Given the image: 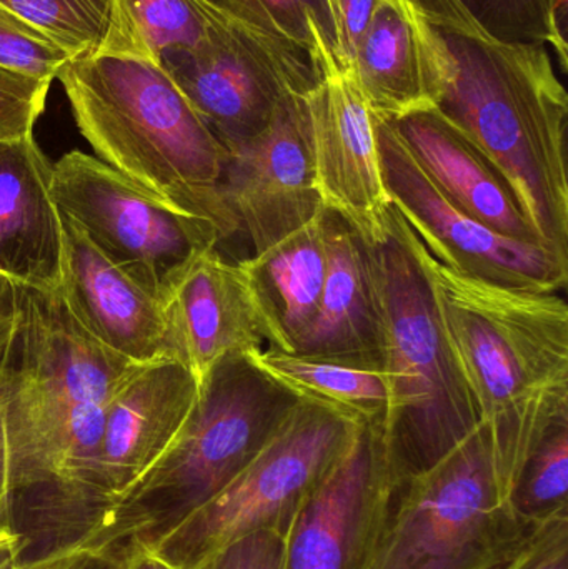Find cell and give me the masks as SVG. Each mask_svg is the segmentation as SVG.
Returning a JSON list of instances; mask_svg holds the SVG:
<instances>
[{"label": "cell", "mask_w": 568, "mask_h": 569, "mask_svg": "<svg viewBox=\"0 0 568 569\" xmlns=\"http://www.w3.org/2000/svg\"><path fill=\"white\" fill-rule=\"evenodd\" d=\"M49 80L33 79L0 67V142L32 136L46 109Z\"/></svg>", "instance_id": "cell-30"}, {"label": "cell", "mask_w": 568, "mask_h": 569, "mask_svg": "<svg viewBox=\"0 0 568 569\" xmlns=\"http://www.w3.org/2000/svg\"><path fill=\"white\" fill-rule=\"evenodd\" d=\"M423 262L440 318L480 421L492 440L509 501L534 448L568 420V307L559 293L500 287Z\"/></svg>", "instance_id": "cell-2"}, {"label": "cell", "mask_w": 568, "mask_h": 569, "mask_svg": "<svg viewBox=\"0 0 568 569\" xmlns=\"http://www.w3.org/2000/svg\"><path fill=\"white\" fill-rule=\"evenodd\" d=\"M62 227L60 291L73 317L100 343L133 363L173 357L162 301L113 266L66 216Z\"/></svg>", "instance_id": "cell-16"}, {"label": "cell", "mask_w": 568, "mask_h": 569, "mask_svg": "<svg viewBox=\"0 0 568 569\" xmlns=\"http://www.w3.org/2000/svg\"><path fill=\"white\" fill-rule=\"evenodd\" d=\"M53 163L33 136L0 142V276L26 290L56 293L63 279L62 213Z\"/></svg>", "instance_id": "cell-20"}, {"label": "cell", "mask_w": 568, "mask_h": 569, "mask_svg": "<svg viewBox=\"0 0 568 569\" xmlns=\"http://www.w3.org/2000/svg\"><path fill=\"white\" fill-rule=\"evenodd\" d=\"M277 29L312 59L320 73L342 70L326 0H259ZM343 72V70H342Z\"/></svg>", "instance_id": "cell-28"}, {"label": "cell", "mask_w": 568, "mask_h": 569, "mask_svg": "<svg viewBox=\"0 0 568 569\" xmlns=\"http://www.w3.org/2000/svg\"><path fill=\"white\" fill-rule=\"evenodd\" d=\"M70 57L32 26L0 6V67L33 79H57Z\"/></svg>", "instance_id": "cell-29"}, {"label": "cell", "mask_w": 568, "mask_h": 569, "mask_svg": "<svg viewBox=\"0 0 568 569\" xmlns=\"http://www.w3.org/2000/svg\"><path fill=\"white\" fill-rule=\"evenodd\" d=\"M130 545L120 555V569H177L163 560L142 538H130Z\"/></svg>", "instance_id": "cell-38"}, {"label": "cell", "mask_w": 568, "mask_h": 569, "mask_svg": "<svg viewBox=\"0 0 568 569\" xmlns=\"http://www.w3.org/2000/svg\"><path fill=\"white\" fill-rule=\"evenodd\" d=\"M397 481L383 418L363 421L349 453L297 515L282 569H369Z\"/></svg>", "instance_id": "cell-13"}, {"label": "cell", "mask_w": 568, "mask_h": 569, "mask_svg": "<svg viewBox=\"0 0 568 569\" xmlns=\"http://www.w3.org/2000/svg\"><path fill=\"white\" fill-rule=\"evenodd\" d=\"M380 2L382 0H326L336 37L337 59L343 72H352L357 47Z\"/></svg>", "instance_id": "cell-33"}, {"label": "cell", "mask_w": 568, "mask_h": 569, "mask_svg": "<svg viewBox=\"0 0 568 569\" xmlns=\"http://www.w3.org/2000/svg\"><path fill=\"white\" fill-rule=\"evenodd\" d=\"M360 423L302 398L219 495L172 530L142 540L172 567L190 569L250 535L287 537L303 505L349 453Z\"/></svg>", "instance_id": "cell-7"}, {"label": "cell", "mask_w": 568, "mask_h": 569, "mask_svg": "<svg viewBox=\"0 0 568 569\" xmlns=\"http://www.w3.org/2000/svg\"><path fill=\"white\" fill-rule=\"evenodd\" d=\"M97 159L183 216L237 236L220 196L227 152L169 73L129 56L79 57L57 73Z\"/></svg>", "instance_id": "cell-3"}, {"label": "cell", "mask_w": 568, "mask_h": 569, "mask_svg": "<svg viewBox=\"0 0 568 569\" xmlns=\"http://www.w3.org/2000/svg\"><path fill=\"white\" fill-rule=\"evenodd\" d=\"M0 6L49 37L70 59L132 57L119 0H0Z\"/></svg>", "instance_id": "cell-24"}, {"label": "cell", "mask_w": 568, "mask_h": 569, "mask_svg": "<svg viewBox=\"0 0 568 569\" xmlns=\"http://www.w3.org/2000/svg\"><path fill=\"white\" fill-rule=\"evenodd\" d=\"M202 9L217 16L226 17L232 22L240 23L247 29L256 30L262 36L272 37L280 42L292 43L282 36L276 23L270 19L269 13L260 6L259 0H193ZM296 47V46H293Z\"/></svg>", "instance_id": "cell-36"}, {"label": "cell", "mask_w": 568, "mask_h": 569, "mask_svg": "<svg viewBox=\"0 0 568 569\" xmlns=\"http://www.w3.org/2000/svg\"><path fill=\"white\" fill-rule=\"evenodd\" d=\"M199 395L196 375L176 357L140 365L106 410L99 503H120L169 453Z\"/></svg>", "instance_id": "cell-15"}, {"label": "cell", "mask_w": 568, "mask_h": 569, "mask_svg": "<svg viewBox=\"0 0 568 569\" xmlns=\"http://www.w3.org/2000/svg\"><path fill=\"white\" fill-rule=\"evenodd\" d=\"M10 390L40 465L77 411L107 408L139 363L100 343L62 291L20 288V327L6 361Z\"/></svg>", "instance_id": "cell-9"}, {"label": "cell", "mask_w": 568, "mask_h": 569, "mask_svg": "<svg viewBox=\"0 0 568 569\" xmlns=\"http://www.w3.org/2000/svg\"><path fill=\"white\" fill-rule=\"evenodd\" d=\"M259 311L270 350L292 353L316 317L329 253L323 210L257 256L237 260Z\"/></svg>", "instance_id": "cell-21"}, {"label": "cell", "mask_w": 568, "mask_h": 569, "mask_svg": "<svg viewBox=\"0 0 568 569\" xmlns=\"http://www.w3.org/2000/svg\"><path fill=\"white\" fill-rule=\"evenodd\" d=\"M136 59L160 66L170 50L193 49L207 36L209 12L193 0H119Z\"/></svg>", "instance_id": "cell-25"}, {"label": "cell", "mask_w": 568, "mask_h": 569, "mask_svg": "<svg viewBox=\"0 0 568 569\" xmlns=\"http://www.w3.org/2000/svg\"><path fill=\"white\" fill-rule=\"evenodd\" d=\"M13 569H120V557L110 547L76 541L46 557L17 563Z\"/></svg>", "instance_id": "cell-35"}, {"label": "cell", "mask_w": 568, "mask_h": 569, "mask_svg": "<svg viewBox=\"0 0 568 569\" xmlns=\"http://www.w3.org/2000/svg\"><path fill=\"white\" fill-rule=\"evenodd\" d=\"M306 103L313 182L323 209L339 213L363 239H373L390 200L372 112L352 72H322Z\"/></svg>", "instance_id": "cell-14"}, {"label": "cell", "mask_w": 568, "mask_h": 569, "mask_svg": "<svg viewBox=\"0 0 568 569\" xmlns=\"http://www.w3.org/2000/svg\"><path fill=\"white\" fill-rule=\"evenodd\" d=\"M386 120L430 182L460 212L507 239L547 247L499 167L439 110L432 107Z\"/></svg>", "instance_id": "cell-19"}, {"label": "cell", "mask_w": 568, "mask_h": 569, "mask_svg": "<svg viewBox=\"0 0 568 569\" xmlns=\"http://www.w3.org/2000/svg\"><path fill=\"white\" fill-rule=\"evenodd\" d=\"M372 120L387 196L434 259L500 287L546 293L567 287L566 257L507 239L460 212L430 182L392 126L373 113Z\"/></svg>", "instance_id": "cell-11"}, {"label": "cell", "mask_w": 568, "mask_h": 569, "mask_svg": "<svg viewBox=\"0 0 568 569\" xmlns=\"http://www.w3.org/2000/svg\"><path fill=\"white\" fill-rule=\"evenodd\" d=\"M352 76L373 116L432 109L426 40L409 0L380 2L357 47Z\"/></svg>", "instance_id": "cell-22"}, {"label": "cell", "mask_w": 568, "mask_h": 569, "mask_svg": "<svg viewBox=\"0 0 568 569\" xmlns=\"http://www.w3.org/2000/svg\"><path fill=\"white\" fill-rule=\"evenodd\" d=\"M434 109L507 177L546 246H568V96L546 46L494 39L459 0H409Z\"/></svg>", "instance_id": "cell-1"}, {"label": "cell", "mask_w": 568, "mask_h": 569, "mask_svg": "<svg viewBox=\"0 0 568 569\" xmlns=\"http://www.w3.org/2000/svg\"><path fill=\"white\" fill-rule=\"evenodd\" d=\"M516 569H568V515L537 528Z\"/></svg>", "instance_id": "cell-34"}, {"label": "cell", "mask_w": 568, "mask_h": 569, "mask_svg": "<svg viewBox=\"0 0 568 569\" xmlns=\"http://www.w3.org/2000/svg\"><path fill=\"white\" fill-rule=\"evenodd\" d=\"M302 398L252 353L223 355L199 381L186 427L169 453L120 503L102 510L87 543L156 538L219 495L269 443Z\"/></svg>", "instance_id": "cell-5"}, {"label": "cell", "mask_w": 568, "mask_h": 569, "mask_svg": "<svg viewBox=\"0 0 568 569\" xmlns=\"http://www.w3.org/2000/svg\"><path fill=\"white\" fill-rule=\"evenodd\" d=\"M494 39L520 46H550L567 70L568 0H459Z\"/></svg>", "instance_id": "cell-27"}, {"label": "cell", "mask_w": 568, "mask_h": 569, "mask_svg": "<svg viewBox=\"0 0 568 569\" xmlns=\"http://www.w3.org/2000/svg\"><path fill=\"white\" fill-rule=\"evenodd\" d=\"M286 537L262 531L233 541L190 569H282Z\"/></svg>", "instance_id": "cell-32"}, {"label": "cell", "mask_w": 568, "mask_h": 569, "mask_svg": "<svg viewBox=\"0 0 568 569\" xmlns=\"http://www.w3.org/2000/svg\"><path fill=\"white\" fill-rule=\"evenodd\" d=\"M52 192L62 216L162 303L197 256L220 247L209 222L177 212L79 150L53 163Z\"/></svg>", "instance_id": "cell-8"}, {"label": "cell", "mask_w": 568, "mask_h": 569, "mask_svg": "<svg viewBox=\"0 0 568 569\" xmlns=\"http://www.w3.org/2000/svg\"><path fill=\"white\" fill-rule=\"evenodd\" d=\"M372 250L382 310L389 408L383 437L397 478L442 460L480 423L479 408L440 318L423 243L392 202Z\"/></svg>", "instance_id": "cell-4"}, {"label": "cell", "mask_w": 568, "mask_h": 569, "mask_svg": "<svg viewBox=\"0 0 568 569\" xmlns=\"http://www.w3.org/2000/svg\"><path fill=\"white\" fill-rule=\"evenodd\" d=\"M163 307L172 355L199 381L223 355L253 353L267 343L246 276L217 247L190 262Z\"/></svg>", "instance_id": "cell-18"}, {"label": "cell", "mask_w": 568, "mask_h": 569, "mask_svg": "<svg viewBox=\"0 0 568 569\" xmlns=\"http://www.w3.org/2000/svg\"><path fill=\"white\" fill-rule=\"evenodd\" d=\"M267 373L303 400L317 401L356 421L386 418L389 385L382 371L313 360L279 350L253 351Z\"/></svg>", "instance_id": "cell-23"}, {"label": "cell", "mask_w": 568, "mask_h": 569, "mask_svg": "<svg viewBox=\"0 0 568 569\" xmlns=\"http://www.w3.org/2000/svg\"><path fill=\"white\" fill-rule=\"evenodd\" d=\"M37 477L27 451L22 427L10 400L6 363L0 367V500L23 488L36 487Z\"/></svg>", "instance_id": "cell-31"}, {"label": "cell", "mask_w": 568, "mask_h": 569, "mask_svg": "<svg viewBox=\"0 0 568 569\" xmlns=\"http://www.w3.org/2000/svg\"><path fill=\"white\" fill-rule=\"evenodd\" d=\"M220 196L237 236L249 242V257L322 212L313 182L306 96L289 93L260 136L227 150Z\"/></svg>", "instance_id": "cell-12"}, {"label": "cell", "mask_w": 568, "mask_h": 569, "mask_svg": "<svg viewBox=\"0 0 568 569\" xmlns=\"http://www.w3.org/2000/svg\"><path fill=\"white\" fill-rule=\"evenodd\" d=\"M534 537V535H532ZM532 540V538H530ZM530 540L527 541V545L530 543ZM526 547L520 548L517 553L510 555V557H507L506 560L499 561V563L492 565V567L486 568V569H516L517 563H519L520 557H522L524 551H526Z\"/></svg>", "instance_id": "cell-39"}, {"label": "cell", "mask_w": 568, "mask_h": 569, "mask_svg": "<svg viewBox=\"0 0 568 569\" xmlns=\"http://www.w3.org/2000/svg\"><path fill=\"white\" fill-rule=\"evenodd\" d=\"M20 327V287L0 276V367L6 363Z\"/></svg>", "instance_id": "cell-37"}, {"label": "cell", "mask_w": 568, "mask_h": 569, "mask_svg": "<svg viewBox=\"0 0 568 569\" xmlns=\"http://www.w3.org/2000/svg\"><path fill=\"white\" fill-rule=\"evenodd\" d=\"M509 503L530 527L568 515V420L559 421L534 448L514 483Z\"/></svg>", "instance_id": "cell-26"}, {"label": "cell", "mask_w": 568, "mask_h": 569, "mask_svg": "<svg viewBox=\"0 0 568 569\" xmlns=\"http://www.w3.org/2000/svg\"><path fill=\"white\" fill-rule=\"evenodd\" d=\"M327 267L316 317L292 353L383 373L382 310L369 242L323 209Z\"/></svg>", "instance_id": "cell-17"}, {"label": "cell", "mask_w": 568, "mask_h": 569, "mask_svg": "<svg viewBox=\"0 0 568 569\" xmlns=\"http://www.w3.org/2000/svg\"><path fill=\"white\" fill-rule=\"evenodd\" d=\"M160 67L226 152L260 136L289 93L307 96L322 79L302 50L212 12L206 39L163 53Z\"/></svg>", "instance_id": "cell-10"}, {"label": "cell", "mask_w": 568, "mask_h": 569, "mask_svg": "<svg viewBox=\"0 0 568 569\" xmlns=\"http://www.w3.org/2000/svg\"><path fill=\"white\" fill-rule=\"evenodd\" d=\"M537 528L500 491L480 421L434 467L397 481L369 569H486L526 547Z\"/></svg>", "instance_id": "cell-6"}]
</instances>
